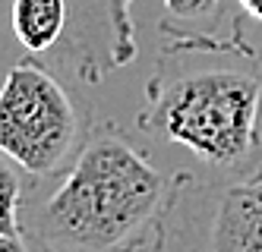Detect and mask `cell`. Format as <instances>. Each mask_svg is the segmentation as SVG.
<instances>
[{
	"label": "cell",
	"instance_id": "5",
	"mask_svg": "<svg viewBox=\"0 0 262 252\" xmlns=\"http://www.w3.org/2000/svg\"><path fill=\"white\" fill-rule=\"evenodd\" d=\"M133 4L136 0H67L60 44L45 63L92 85L126 66L136 57Z\"/></svg>",
	"mask_w": 262,
	"mask_h": 252
},
{
	"label": "cell",
	"instance_id": "6",
	"mask_svg": "<svg viewBox=\"0 0 262 252\" xmlns=\"http://www.w3.org/2000/svg\"><path fill=\"white\" fill-rule=\"evenodd\" d=\"M10 22L23 51L48 60L63 35L67 0H10Z\"/></svg>",
	"mask_w": 262,
	"mask_h": 252
},
{
	"label": "cell",
	"instance_id": "4",
	"mask_svg": "<svg viewBox=\"0 0 262 252\" xmlns=\"http://www.w3.org/2000/svg\"><path fill=\"white\" fill-rule=\"evenodd\" d=\"M155 252H262V164L231 183L174 173Z\"/></svg>",
	"mask_w": 262,
	"mask_h": 252
},
{
	"label": "cell",
	"instance_id": "11",
	"mask_svg": "<svg viewBox=\"0 0 262 252\" xmlns=\"http://www.w3.org/2000/svg\"><path fill=\"white\" fill-rule=\"evenodd\" d=\"M237 16L250 26H262V0H237Z\"/></svg>",
	"mask_w": 262,
	"mask_h": 252
},
{
	"label": "cell",
	"instance_id": "2",
	"mask_svg": "<svg viewBox=\"0 0 262 252\" xmlns=\"http://www.w3.org/2000/svg\"><path fill=\"white\" fill-rule=\"evenodd\" d=\"M167 183L133 135L104 123L63 170L32 230L73 252H136L155 234Z\"/></svg>",
	"mask_w": 262,
	"mask_h": 252
},
{
	"label": "cell",
	"instance_id": "1",
	"mask_svg": "<svg viewBox=\"0 0 262 252\" xmlns=\"http://www.w3.org/2000/svg\"><path fill=\"white\" fill-rule=\"evenodd\" d=\"M262 60L231 32L174 35L145 82L139 132L234 170L259 148Z\"/></svg>",
	"mask_w": 262,
	"mask_h": 252
},
{
	"label": "cell",
	"instance_id": "10",
	"mask_svg": "<svg viewBox=\"0 0 262 252\" xmlns=\"http://www.w3.org/2000/svg\"><path fill=\"white\" fill-rule=\"evenodd\" d=\"M231 32L240 38L243 44H247L259 60H262V26H250V22H243L240 16H234V22H231Z\"/></svg>",
	"mask_w": 262,
	"mask_h": 252
},
{
	"label": "cell",
	"instance_id": "7",
	"mask_svg": "<svg viewBox=\"0 0 262 252\" xmlns=\"http://www.w3.org/2000/svg\"><path fill=\"white\" fill-rule=\"evenodd\" d=\"M167 19H161V29L167 35H202L215 32L221 16V0H161Z\"/></svg>",
	"mask_w": 262,
	"mask_h": 252
},
{
	"label": "cell",
	"instance_id": "3",
	"mask_svg": "<svg viewBox=\"0 0 262 252\" xmlns=\"http://www.w3.org/2000/svg\"><path fill=\"white\" fill-rule=\"evenodd\" d=\"M92 107L45 60L26 54L0 85V151L29 177L63 173L92 135Z\"/></svg>",
	"mask_w": 262,
	"mask_h": 252
},
{
	"label": "cell",
	"instance_id": "9",
	"mask_svg": "<svg viewBox=\"0 0 262 252\" xmlns=\"http://www.w3.org/2000/svg\"><path fill=\"white\" fill-rule=\"evenodd\" d=\"M0 252H57V246H51L38 230L23 224V230L0 234Z\"/></svg>",
	"mask_w": 262,
	"mask_h": 252
},
{
	"label": "cell",
	"instance_id": "8",
	"mask_svg": "<svg viewBox=\"0 0 262 252\" xmlns=\"http://www.w3.org/2000/svg\"><path fill=\"white\" fill-rule=\"evenodd\" d=\"M4 151H0V234L23 230V177Z\"/></svg>",
	"mask_w": 262,
	"mask_h": 252
}]
</instances>
